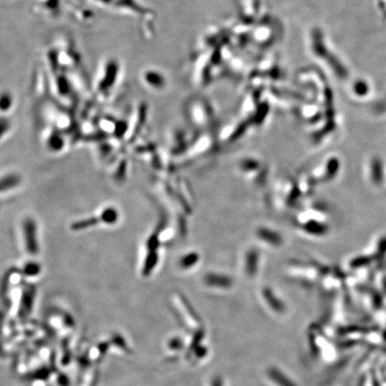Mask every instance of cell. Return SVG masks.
<instances>
[{"instance_id":"6da1fadb","label":"cell","mask_w":386,"mask_h":386,"mask_svg":"<svg viewBox=\"0 0 386 386\" xmlns=\"http://www.w3.org/2000/svg\"><path fill=\"white\" fill-rule=\"evenodd\" d=\"M23 241L25 250L29 255L36 256L39 252L38 225L32 217H26L22 225Z\"/></svg>"},{"instance_id":"7a4b0ae2","label":"cell","mask_w":386,"mask_h":386,"mask_svg":"<svg viewBox=\"0 0 386 386\" xmlns=\"http://www.w3.org/2000/svg\"><path fill=\"white\" fill-rule=\"evenodd\" d=\"M269 381L275 386H297L293 380L277 368H270L268 370Z\"/></svg>"},{"instance_id":"3957f363","label":"cell","mask_w":386,"mask_h":386,"mask_svg":"<svg viewBox=\"0 0 386 386\" xmlns=\"http://www.w3.org/2000/svg\"><path fill=\"white\" fill-rule=\"evenodd\" d=\"M119 217L118 210L114 207H107L99 214L101 224L107 226H114L118 222Z\"/></svg>"},{"instance_id":"277c9868","label":"cell","mask_w":386,"mask_h":386,"mask_svg":"<svg viewBox=\"0 0 386 386\" xmlns=\"http://www.w3.org/2000/svg\"><path fill=\"white\" fill-rule=\"evenodd\" d=\"M21 178L15 174H7L0 178V192H5L15 188L20 185Z\"/></svg>"},{"instance_id":"5b68a950","label":"cell","mask_w":386,"mask_h":386,"mask_svg":"<svg viewBox=\"0 0 386 386\" xmlns=\"http://www.w3.org/2000/svg\"><path fill=\"white\" fill-rule=\"evenodd\" d=\"M264 293V298L267 299V303L269 309L274 311L276 314H283L286 312V306L285 304L280 301V299H277L274 294H269V292H263Z\"/></svg>"},{"instance_id":"8992f818","label":"cell","mask_w":386,"mask_h":386,"mask_svg":"<svg viewBox=\"0 0 386 386\" xmlns=\"http://www.w3.org/2000/svg\"><path fill=\"white\" fill-rule=\"evenodd\" d=\"M47 145L51 151L58 152L65 146V139H64L63 136L59 134L57 132H53L49 136Z\"/></svg>"},{"instance_id":"52a82bcc","label":"cell","mask_w":386,"mask_h":386,"mask_svg":"<svg viewBox=\"0 0 386 386\" xmlns=\"http://www.w3.org/2000/svg\"><path fill=\"white\" fill-rule=\"evenodd\" d=\"M14 105V97L8 91H3L0 93V112L7 113Z\"/></svg>"},{"instance_id":"ba28073f","label":"cell","mask_w":386,"mask_h":386,"mask_svg":"<svg viewBox=\"0 0 386 386\" xmlns=\"http://www.w3.org/2000/svg\"><path fill=\"white\" fill-rule=\"evenodd\" d=\"M10 120L6 117H0V139H3L5 135L10 131Z\"/></svg>"},{"instance_id":"9c48e42d","label":"cell","mask_w":386,"mask_h":386,"mask_svg":"<svg viewBox=\"0 0 386 386\" xmlns=\"http://www.w3.org/2000/svg\"><path fill=\"white\" fill-rule=\"evenodd\" d=\"M210 386H225L224 385L223 380L221 379L220 377H216L212 380V382L210 383Z\"/></svg>"}]
</instances>
